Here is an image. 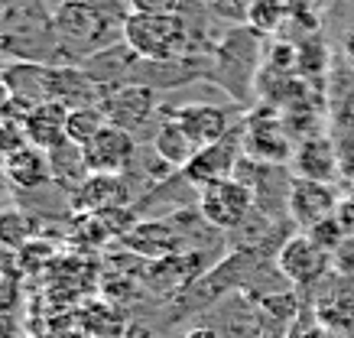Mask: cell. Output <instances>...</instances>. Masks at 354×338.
<instances>
[{"instance_id": "cell-32", "label": "cell", "mask_w": 354, "mask_h": 338, "mask_svg": "<svg viewBox=\"0 0 354 338\" xmlns=\"http://www.w3.org/2000/svg\"><path fill=\"white\" fill-rule=\"evenodd\" d=\"M344 55L351 59V66H354V30L348 36H344Z\"/></svg>"}, {"instance_id": "cell-2", "label": "cell", "mask_w": 354, "mask_h": 338, "mask_svg": "<svg viewBox=\"0 0 354 338\" xmlns=\"http://www.w3.org/2000/svg\"><path fill=\"white\" fill-rule=\"evenodd\" d=\"M254 205H257L254 189L237 176H227V179H218V182L198 189V215L218 231L241 228L247 215L254 212Z\"/></svg>"}, {"instance_id": "cell-19", "label": "cell", "mask_w": 354, "mask_h": 338, "mask_svg": "<svg viewBox=\"0 0 354 338\" xmlns=\"http://www.w3.org/2000/svg\"><path fill=\"white\" fill-rule=\"evenodd\" d=\"M104 124H108V114H104V108H97V104H78V108L68 111L65 137H68V140H75L78 147H85V143L95 140V133L101 131Z\"/></svg>"}, {"instance_id": "cell-17", "label": "cell", "mask_w": 354, "mask_h": 338, "mask_svg": "<svg viewBox=\"0 0 354 338\" xmlns=\"http://www.w3.org/2000/svg\"><path fill=\"white\" fill-rule=\"evenodd\" d=\"M111 108H104V114H108L111 124H118V127H127V131H133L137 124H143V120L153 114V91L150 88H140V85H130L124 88V91H118L114 98L108 101Z\"/></svg>"}, {"instance_id": "cell-6", "label": "cell", "mask_w": 354, "mask_h": 338, "mask_svg": "<svg viewBox=\"0 0 354 338\" xmlns=\"http://www.w3.org/2000/svg\"><path fill=\"white\" fill-rule=\"evenodd\" d=\"M137 153V140L127 127H118V124H104L101 131L95 133V140L85 143V160L91 173H108V176H120L130 166Z\"/></svg>"}, {"instance_id": "cell-18", "label": "cell", "mask_w": 354, "mask_h": 338, "mask_svg": "<svg viewBox=\"0 0 354 338\" xmlns=\"http://www.w3.org/2000/svg\"><path fill=\"white\" fill-rule=\"evenodd\" d=\"M49 153V163H53V179L55 182H68L72 189H78L82 182H85L88 176H91V169H88V160H85V147H78L75 140H68L65 137L59 147H53Z\"/></svg>"}, {"instance_id": "cell-33", "label": "cell", "mask_w": 354, "mask_h": 338, "mask_svg": "<svg viewBox=\"0 0 354 338\" xmlns=\"http://www.w3.org/2000/svg\"><path fill=\"white\" fill-rule=\"evenodd\" d=\"M10 186V182H7V169H3V156H0V196H3V189Z\"/></svg>"}, {"instance_id": "cell-8", "label": "cell", "mask_w": 354, "mask_h": 338, "mask_svg": "<svg viewBox=\"0 0 354 338\" xmlns=\"http://www.w3.org/2000/svg\"><path fill=\"white\" fill-rule=\"evenodd\" d=\"M120 244H124L133 257L150 261V263L179 254V234H176V228L166 225V221H133V225L120 234Z\"/></svg>"}, {"instance_id": "cell-1", "label": "cell", "mask_w": 354, "mask_h": 338, "mask_svg": "<svg viewBox=\"0 0 354 338\" xmlns=\"http://www.w3.org/2000/svg\"><path fill=\"white\" fill-rule=\"evenodd\" d=\"M124 43L137 59L169 62L183 55L189 33L179 13H130L124 20Z\"/></svg>"}, {"instance_id": "cell-5", "label": "cell", "mask_w": 354, "mask_h": 338, "mask_svg": "<svg viewBox=\"0 0 354 338\" xmlns=\"http://www.w3.org/2000/svg\"><path fill=\"white\" fill-rule=\"evenodd\" d=\"M342 198L332 189V182H319V179H302L296 176L290 182V202H286V215H290L302 231H309L312 225L338 215Z\"/></svg>"}, {"instance_id": "cell-15", "label": "cell", "mask_w": 354, "mask_h": 338, "mask_svg": "<svg viewBox=\"0 0 354 338\" xmlns=\"http://www.w3.org/2000/svg\"><path fill=\"white\" fill-rule=\"evenodd\" d=\"M124 198H127V186H124L120 176L91 173L85 182L75 189L72 205H75L82 215H104L111 208H118Z\"/></svg>"}, {"instance_id": "cell-31", "label": "cell", "mask_w": 354, "mask_h": 338, "mask_svg": "<svg viewBox=\"0 0 354 338\" xmlns=\"http://www.w3.org/2000/svg\"><path fill=\"white\" fill-rule=\"evenodd\" d=\"M185 338H225L218 328H208V326H198V328H189Z\"/></svg>"}, {"instance_id": "cell-11", "label": "cell", "mask_w": 354, "mask_h": 338, "mask_svg": "<svg viewBox=\"0 0 354 338\" xmlns=\"http://www.w3.org/2000/svg\"><path fill=\"white\" fill-rule=\"evenodd\" d=\"M53 23L68 43H82V46L97 43V36L104 33V26H108L104 13L95 10L85 0H65L62 7L55 10Z\"/></svg>"}, {"instance_id": "cell-29", "label": "cell", "mask_w": 354, "mask_h": 338, "mask_svg": "<svg viewBox=\"0 0 354 338\" xmlns=\"http://www.w3.org/2000/svg\"><path fill=\"white\" fill-rule=\"evenodd\" d=\"M17 335H20V326H17L13 312H0V338H17Z\"/></svg>"}, {"instance_id": "cell-10", "label": "cell", "mask_w": 354, "mask_h": 338, "mask_svg": "<svg viewBox=\"0 0 354 338\" xmlns=\"http://www.w3.org/2000/svg\"><path fill=\"white\" fill-rule=\"evenodd\" d=\"M68 104L65 101H39L26 111L23 118V127H26V137H30L32 147L39 150H53L65 140V124H68Z\"/></svg>"}, {"instance_id": "cell-13", "label": "cell", "mask_w": 354, "mask_h": 338, "mask_svg": "<svg viewBox=\"0 0 354 338\" xmlns=\"http://www.w3.org/2000/svg\"><path fill=\"white\" fill-rule=\"evenodd\" d=\"M3 169H7V182L13 189H23V192H36V189L55 182L53 179V163H49V153L39 150V147H23L13 156L3 160Z\"/></svg>"}, {"instance_id": "cell-23", "label": "cell", "mask_w": 354, "mask_h": 338, "mask_svg": "<svg viewBox=\"0 0 354 338\" xmlns=\"http://www.w3.org/2000/svg\"><path fill=\"white\" fill-rule=\"evenodd\" d=\"M23 147H30V137H26L23 120L3 118L0 120V156L7 160V156H13L17 150H23Z\"/></svg>"}, {"instance_id": "cell-26", "label": "cell", "mask_w": 354, "mask_h": 338, "mask_svg": "<svg viewBox=\"0 0 354 338\" xmlns=\"http://www.w3.org/2000/svg\"><path fill=\"white\" fill-rule=\"evenodd\" d=\"M130 13H179L183 0H127Z\"/></svg>"}, {"instance_id": "cell-25", "label": "cell", "mask_w": 354, "mask_h": 338, "mask_svg": "<svg viewBox=\"0 0 354 338\" xmlns=\"http://www.w3.org/2000/svg\"><path fill=\"white\" fill-rule=\"evenodd\" d=\"M20 303V276H0V312H13Z\"/></svg>"}, {"instance_id": "cell-4", "label": "cell", "mask_w": 354, "mask_h": 338, "mask_svg": "<svg viewBox=\"0 0 354 338\" xmlns=\"http://www.w3.org/2000/svg\"><path fill=\"white\" fill-rule=\"evenodd\" d=\"M241 153H244V137H237V133L231 131L225 140L198 147L195 156L189 160V166L183 169V176L198 189L208 186V182H218V179H227V176H237Z\"/></svg>"}, {"instance_id": "cell-16", "label": "cell", "mask_w": 354, "mask_h": 338, "mask_svg": "<svg viewBox=\"0 0 354 338\" xmlns=\"http://www.w3.org/2000/svg\"><path fill=\"white\" fill-rule=\"evenodd\" d=\"M153 150H156V156H160L169 169H179V173H183L185 166H189V160L195 156V150H198V143L189 137V131H185L179 120L169 118L166 124H160V131L153 137Z\"/></svg>"}, {"instance_id": "cell-30", "label": "cell", "mask_w": 354, "mask_h": 338, "mask_svg": "<svg viewBox=\"0 0 354 338\" xmlns=\"http://www.w3.org/2000/svg\"><path fill=\"white\" fill-rule=\"evenodd\" d=\"M120 338H156V332H153L150 326H143V322H130Z\"/></svg>"}, {"instance_id": "cell-7", "label": "cell", "mask_w": 354, "mask_h": 338, "mask_svg": "<svg viewBox=\"0 0 354 338\" xmlns=\"http://www.w3.org/2000/svg\"><path fill=\"white\" fill-rule=\"evenodd\" d=\"M315 319L319 326L351 335L354 332V276L335 273L319 283V299H315Z\"/></svg>"}, {"instance_id": "cell-21", "label": "cell", "mask_w": 354, "mask_h": 338, "mask_svg": "<svg viewBox=\"0 0 354 338\" xmlns=\"http://www.w3.org/2000/svg\"><path fill=\"white\" fill-rule=\"evenodd\" d=\"M290 13L292 10L286 0H254V3L247 7L244 20L250 23V30H257V33H277Z\"/></svg>"}, {"instance_id": "cell-24", "label": "cell", "mask_w": 354, "mask_h": 338, "mask_svg": "<svg viewBox=\"0 0 354 338\" xmlns=\"http://www.w3.org/2000/svg\"><path fill=\"white\" fill-rule=\"evenodd\" d=\"M332 270L342 276H354V234H348L332 251Z\"/></svg>"}, {"instance_id": "cell-27", "label": "cell", "mask_w": 354, "mask_h": 338, "mask_svg": "<svg viewBox=\"0 0 354 338\" xmlns=\"http://www.w3.org/2000/svg\"><path fill=\"white\" fill-rule=\"evenodd\" d=\"M0 276H23V270H20V257H17V251L3 247V244H0Z\"/></svg>"}, {"instance_id": "cell-28", "label": "cell", "mask_w": 354, "mask_h": 338, "mask_svg": "<svg viewBox=\"0 0 354 338\" xmlns=\"http://www.w3.org/2000/svg\"><path fill=\"white\" fill-rule=\"evenodd\" d=\"M10 104H13V91L7 85V78L0 75V120L10 118Z\"/></svg>"}, {"instance_id": "cell-20", "label": "cell", "mask_w": 354, "mask_h": 338, "mask_svg": "<svg viewBox=\"0 0 354 338\" xmlns=\"http://www.w3.org/2000/svg\"><path fill=\"white\" fill-rule=\"evenodd\" d=\"M32 238H36V234H32V218L23 208H3V212H0V244H3V247L20 251Z\"/></svg>"}, {"instance_id": "cell-9", "label": "cell", "mask_w": 354, "mask_h": 338, "mask_svg": "<svg viewBox=\"0 0 354 338\" xmlns=\"http://www.w3.org/2000/svg\"><path fill=\"white\" fill-rule=\"evenodd\" d=\"M241 137H244V153L254 163H286V160H292V147L277 120L250 118Z\"/></svg>"}, {"instance_id": "cell-22", "label": "cell", "mask_w": 354, "mask_h": 338, "mask_svg": "<svg viewBox=\"0 0 354 338\" xmlns=\"http://www.w3.org/2000/svg\"><path fill=\"white\" fill-rule=\"evenodd\" d=\"M306 234H309V238L315 241L319 247H325V251L332 254L335 247H338V244H342V241L348 238V234H351V231L344 228V221L338 218V215H332V218L319 221V225H312V228L306 231Z\"/></svg>"}, {"instance_id": "cell-12", "label": "cell", "mask_w": 354, "mask_h": 338, "mask_svg": "<svg viewBox=\"0 0 354 338\" xmlns=\"http://www.w3.org/2000/svg\"><path fill=\"white\" fill-rule=\"evenodd\" d=\"M292 169L302 179H319V182H332L338 169H342V156L335 150L328 137H309L292 150Z\"/></svg>"}, {"instance_id": "cell-14", "label": "cell", "mask_w": 354, "mask_h": 338, "mask_svg": "<svg viewBox=\"0 0 354 338\" xmlns=\"http://www.w3.org/2000/svg\"><path fill=\"white\" fill-rule=\"evenodd\" d=\"M172 118L183 124L198 147L225 140L227 133L234 131V127H231V114H227L225 108H218V104H185V108H179Z\"/></svg>"}, {"instance_id": "cell-3", "label": "cell", "mask_w": 354, "mask_h": 338, "mask_svg": "<svg viewBox=\"0 0 354 338\" xmlns=\"http://www.w3.org/2000/svg\"><path fill=\"white\" fill-rule=\"evenodd\" d=\"M277 267L292 286H319L322 280L332 276V254L325 251V247H319V244L302 231V234H292V238L279 247Z\"/></svg>"}]
</instances>
